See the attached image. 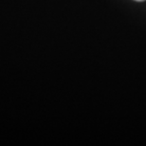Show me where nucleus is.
Here are the masks:
<instances>
[{"mask_svg": "<svg viewBox=\"0 0 146 146\" xmlns=\"http://www.w3.org/2000/svg\"><path fill=\"white\" fill-rule=\"evenodd\" d=\"M137 1H144V0H137Z\"/></svg>", "mask_w": 146, "mask_h": 146, "instance_id": "obj_1", "label": "nucleus"}]
</instances>
